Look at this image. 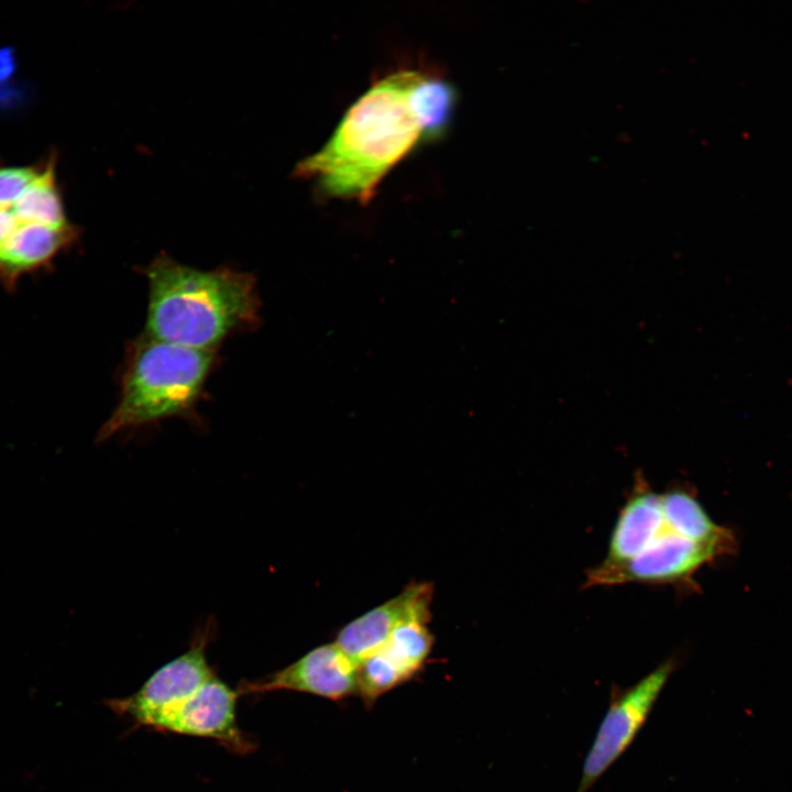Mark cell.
I'll return each mask as SVG.
<instances>
[{
	"instance_id": "6da1fadb",
	"label": "cell",
	"mask_w": 792,
	"mask_h": 792,
	"mask_svg": "<svg viewBox=\"0 0 792 792\" xmlns=\"http://www.w3.org/2000/svg\"><path fill=\"white\" fill-rule=\"evenodd\" d=\"M417 74L402 70L376 81L295 174L315 179L328 196L369 202L382 179L424 140L410 98Z\"/></svg>"
},
{
	"instance_id": "7a4b0ae2",
	"label": "cell",
	"mask_w": 792,
	"mask_h": 792,
	"mask_svg": "<svg viewBox=\"0 0 792 792\" xmlns=\"http://www.w3.org/2000/svg\"><path fill=\"white\" fill-rule=\"evenodd\" d=\"M148 305L144 333L156 340L217 351L231 334L257 326L254 275L230 267L202 271L166 254L144 270Z\"/></svg>"
},
{
	"instance_id": "3957f363",
	"label": "cell",
	"mask_w": 792,
	"mask_h": 792,
	"mask_svg": "<svg viewBox=\"0 0 792 792\" xmlns=\"http://www.w3.org/2000/svg\"><path fill=\"white\" fill-rule=\"evenodd\" d=\"M216 352L164 342L145 333L130 343L119 400L99 429L97 442L191 413L216 365Z\"/></svg>"
},
{
	"instance_id": "277c9868",
	"label": "cell",
	"mask_w": 792,
	"mask_h": 792,
	"mask_svg": "<svg viewBox=\"0 0 792 792\" xmlns=\"http://www.w3.org/2000/svg\"><path fill=\"white\" fill-rule=\"evenodd\" d=\"M675 669L676 660L669 658L632 685H612L608 707L584 758L576 792H587L629 748Z\"/></svg>"
},
{
	"instance_id": "5b68a950",
	"label": "cell",
	"mask_w": 792,
	"mask_h": 792,
	"mask_svg": "<svg viewBox=\"0 0 792 792\" xmlns=\"http://www.w3.org/2000/svg\"><path fill=\"white\" fill-rule=\"evenodd\" d=\"M217 631L216 619L208 617L196 628L184 653L157 669L135 693L107 700V706L135 725L150 728L156 718L216 675L207 660V648Z\"/></svg>"
},
{
	"instance_id": "8992f818",
	"label": "cell",
	"mask_w": 792,
	"mask_h": 792,
	"mask_svg": "<svg viewBox=\"0 0 792 792\" xmlns=\"http://www.w3.org/2000/svg\"><path fill=\"white\" fill-rule=\"evenodd\" d=\"M724 554L673 531L664 520L662 531L630 560L618 564L603 562L590 569L585 587L627 583L693 584V575Z\"/></svg>"
},
{
	"instance_id": "52a82bcc",
	"label": "cell",
	"mask_w": 792,
	"mask_h": 792,
	"mask_svg": "<svg viewBox=\"0 0 792 792\" xmlns=\"http://www.w3.org/2000/svg\"><path fill=\"white\" fill-rule=\"evenodd\" d=\"M237 690L217 674L151 725L157 732L215 739L228 750L245 755L254 743L239 728L235 717Z\"/></svg>"
},
{
	"instance_id": "ba28073f",
	"label": "cell",
	"mask_w": 792,
	"mask_h": 792,
	"mask_svg": "<svg viewBox=\"0 0 792 792\" xmlns=\"http://www.w3.org/2000/svg\"><path fill=\"white\" fill-rule=\"evenodd\" d=\"M359 666L332 642L305 653L289 666L252 681L240 682L239 695L295 691L340 701L358 693Z\"/></svg>"
},
{
	"instance_id": "9c48e42d",
	"label": "cell",
	"mask_w": 792,
	"mask_h": 792,
	"mask_svg": "<svg viewBox=\"0 0 792 792\" xmlns=\"http://www.w3.org/2000/svg\"><path fill=\"white\" fill-rule=\"evenodd\" d=\"M433 588L428 582H413L398 595L345 625L334 644L360 666L375 654L392 634L408 622L429 623Z\"/></svg>"
},
{
	"instance_id": "30bf717a",
	"label": "cell",
	"mask_w": 792,
	"mask_h": 792,
	"mask_svg": "<svg viewBox=\"0 0 792 792\" xmlns=\"http://www.w3.org/2000/svg\"><path fill=\"white\" fill-rule=\"evenodd\" d=\"M433 645L427 623L399 626L386 644L359 666L358 693L370 707L384 693L406 682L421 669Z\"/></svg>"
},
{
	"instance_id": "8fae6325",
	"label": "cell",
	"mask_w": 792,
	"mask_h": 792,
	"mask_svg": "<svg viewBox=\"0 0 792 792\" xmlns=\"http://www.w3.org/2000/svg\"><path fill=\"white\" fill-rule=\"evenodd\" d=\"M663 527L660 494L642 475H636L632 492L618 514L602 562L618 564L630 560L646 549Z\"/></svg>"
},
{
	"instance_id": "7c38bea8",
	"label": "cell",
	"mask_w": 792,
	"mask_h": 792,
	"mask_svg": "<svg viewBox=\"0 0 792 792\" xmlns=\"http://www.w3.org/2000/svg\"><path fill=\"white\" fill-rule=\"evenodd\" d=\"M667 525L680 536L718 549L724 556L736 550L734 532L715 522L694 493L672 487L660 493Z\"/></svg>"
},
{
	"instance_id": "4fadbf2b",
	"label": "cell",
	"mask_w": 792,
	"mask_h": 792,
	"mask_svg": "<svg viewBox=\"0 0 792 792\" xmlns=\"http://www.w3.org/2000/svg\"><path fill=\"white\" fill-rule=\"evenodd\" d=\"M21 224L70 228L56 183L55 157L47 161L38 177L10 208Z\"/></svg>"
},
{
	"instance_id": "5bb4252c",
	"label": "cell",
	"mask_w": 792,
	"mask_h": 792,
	"mask_svg": "<svg viewBox=\"0 0 792 792\" xmlns=\"http://www.w3.org/2000/svg\"><path fill=\"white\" fill-rule=\"evenodd\" d=\"M410 98L424 141L440 138L449 125L455 106L454 88L444 79L418 72Z\"/></svg>"
},
{
	"instance_id": "9a60e30c",
	"label": "cell",
	"mask_w": 792,
	"mask_h": 792,
	"mask_svg": "<svg viewBox=\"0 0 792 792\" xmlns=\"http://www.w3.org/2000/svg\"><path fill=\"white\" fill-rule=\"evenodd\" d=\"M43 166L0 167V209H10L38 177Z\"/></svg>"
}]
</instances>
